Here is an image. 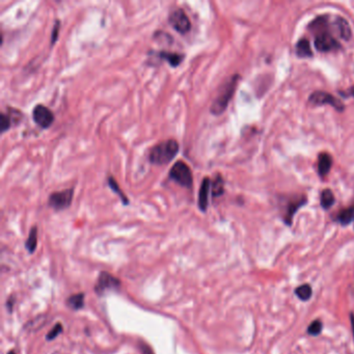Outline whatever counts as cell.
Here are the masks:
<instances>
[{"instance_id": "obj_26", "label": "cell", "mask_w": 354, "mask_h": 354, "mask_svg": "<svg viewBox=\"0 0 354 354\" xmlns=\"http://www.w3.org/2000/svg\"><path fill=\"white\" fill-rule=\"evenodd\" d=\"M11 125V120H10V116L7 114H2L1 117H0V126H1V132H5L6 130H8L10 128Z\"/></svg>"}, {"instance_id": "obj_7", "label": "cell", "mask_w": 354, "mask_h": 354, "mask_svg": "<svg viewBox=\"0 0 354 354\" xmlns=\"http://www.w3.org/2000/svg\"><path fill=\"white\" fill-rule=\"evenodd\" d=\"M169 23L181 34L187 33L191 28L190 20L184 9L182 8H177L172 11V14L169 15Z\"/></svg>"}, {"instance_id": "obj_6", "label": "cell", "mask_w": 354, "mask_h": 354, "mask_svg": "<svg viewBox=\"0 0 354 354\" xmlns=\"http://www.w3.org/2000/svg\"><path fill=\"white\" fill-rule=\"evenodd\" d=\"M309 101H310V103H312L313 105H316V106L328 104V105L333 106L338 112H344V109H345V105L343 102L337 99V98L334 97L332 94H328V93H325L322 91L314 92L310 96Z\"/></svg>"}, {"instance_id": "obj_24", "label": "cell", "mask_w": 354, "mask_h": 354, "mask_svg": "<svg viewBox=\"0 0 354 354\" xmlns=\"http://www.w3.org/2000/svg\"><path fill=\"white\" fill-rule=\"evenodd\" d=\"M322 332V322L320 320L314 321L308 328V334L311 336H318Z\"/></svg>"}, {"instance_id": "obj_32", "label": "cell", "mask_w": 354, "mask_h": 354, "mask_svg": "<svg viewBox=\"0 0 354 354\" xmlns=\"http://www.w3.org/2000/svg\"><path fill=\"white\" fill-rule=\"evenodd\" d=\"M7 354H15V351H14V350H10Z\"/></svg>"}, {"instance_id": "obj_1", "label": "cell", "mask_w": 354, "mask_h": 354, "mask_svg": "<svg viewBox=\"0 0 354 354\" xmlns=\"http://www.w3.org/2000/svg\"><path fill=\"white\" fill-rule=\"evenodd\" d=\"M178 152L179 143L174 139H168L153 146L149 154V160L156 165H165L174 159Z\"/></svg>"}, {"instance_id": "obj_14", "label": "cell", "mask_w": 354, "mask_h": 354, "mask_svg": "<svg viewBox=\"0 0 354 354\" xmlns=\"http://www.w3.org/2000/svg\"><path fill=\"white\" fill-rule=\"evenodd\" d=\"M295 51L297 56L307 58V57H312L313 56V51L311 49V44L308 39H300L298 43L296 44Z\"/></svg>"}, {"instance_id": "obj_9", "label": "cell", "mask_w": 354, "mask_h": 354, "mask_svg": "<svg viewBox=\"0 0 354 354\" xmlns=\"http://www.w3.org/2000/svg\"><path fill=\"white\" fill-rule=\"evenodd\" d=\"M315 47L320 52H331L338 50L342 46L331 33L324 31L316 36Z\"/></svg>"}, {"instance_id": "obj_19", "label": "cell", "mask_w": 354, "mask_h": 354, "mask_svg": "<svg viewBox=\"0 0 354 354\" xmlns=\"http://www.w3.org/2000/svg\"><path fill=\"white\" fill-rule=\"evenodd\" d=\"M336 199L331 189H324L321 192V206L324 209H329L335 204Z\"/></svg>"}, {"instance_id": "obj_5", "label": "cell", "mask_w": 354, "mask_h": 354, "mask_svg": "<svg viewBox=\"0 0 354 354\" xmlns=\"http://www.w3.org/2000/svg\"><path fill=\"white\" fill-rule=\"evenodd\" d=\"M74 191L73 189H66L63 191H57L50 194L48 200V205L56 211H62L69 208L73 201Z\"/></svg>"}, {"instance_id": "obj_10", "label": "cell", "mask_w": 354, "mask_h": 354, "mask_svg": "<svg viewBox=\"0 0 354 354\" xmlns=\"http://www.w3.org/2000/svg\"><path fill=\"white\" fill-rule=\"evenodd\" d=\"M210 188H211V180L209 178H205L202 182V185L199 192V208L203 212H205L207 208H208Z\"/></svg>"}, {"instance_id": "obj_3", "label": "cell", "mask_w": 354, "mask_h": 354, "mask_svg": "<svg viewBox=\"0 0 354 354\" xmlns=\"http://www.w3.org/2000/svg\"><path fill=\"white\" fill-rule=\"evenodd\" d=\"M169 178L183 187L191 188L193 177L189 166L183 161H177L169 170Z\"/></svg>"}, {"instance_id": "obj_13", "label": "cell", "mask_w": 354, "mask_h": 354, "mask_svg": "<svg viewBox=\"0 0 354 354\" xmlns=\"http://www.w3.org/2000/svg\"><path fill=\"white\" fill-rule=\"evenodd\" d=\"M333 165V158L328 153H321L318 157V173L321 177H325Z\"/></svg>"}, {"instance_id": "obj_12", "label": "cell", "mask_w": 354, "mask_h": 354, "mask_svg": "<svg viewBox=\"0 0 354 354\" xmlns=\"http://www.w3.org/2000/svg\"><path fill=\"white\" fill-rule=\"evenodd\" d=\"M307 203V199L306 197H300V198H295L293 199L291 202L288 203L287 205V211L285 214V222L286 224H288L289 226L292 224L293 221V216L296 213V211L300 208L302 205H304Z\"/></svg>"}, {"instance_id": "obj_22", "label": "cell", "mask_w": 354, "mask_h": 354, "mask_svg": "<svg viewBox=\"0 0 354 354\" xmlns=\"http://www.w3.org/2000/svg\"><path fill=\"white\" fill-rule=\"evenodd\" d=\"M295 294L300 300L308 301L312 297L313 290L310 285H302L295 290Z\"/></svg>"}, {"instance_id": "obj_30", "label": "cell", "mask_w": 354, "mask_h": 354, "mask_svg": "<svg viewBox=\"0 0 354 354\" xmlns=\"http://www.w3.org/2000/svg\"><path fill=\"white\" fill-rule=\"evenodd\" d=\"M350 321H351V326H352V333H353V337H354V315L351 314L350 315Z\"/></svg>"}, {"instance_id": "obj_4", "label": "cell", "mask_w": 354, "mask_h": 354, "mask_svg": "<svg viewBox=\"0 0 354 354\" xmlns=\"http://www.w3.org/2000/svg\"><path fill=\"white\" fill-rule=\"evenodd\" d=\"M119 287L120 282L118 277H115L114 275L106 271H102L97 279V283L95 285V292L99 296H102L106 292L116 291L119 289Z\"/></svg>"}, {"instance_id": "obj_11", "label": "cell", "mask_w": 354, "mask_h": 354, "mask_svg": "<svg viewBox=\"0 0 354 354\" xmlns=\"http://www.w3.org/2000/svg\"><path fill=\"white\" fill-rule=\"evenodd\" d=\"M334 27L341 39H343L345 41H349L351 39L352 36L351 27L346 19L342 17H337L334 22Z\"/></svg>"}, {"instance_id": "obj_2", "label": "cell", "mask_w": 354, "mask_h": 354, "mask_svg": "<svg viewBox=\"0 0 354 354\" xmlns=\"http://www.w3.org/2000/svg\"><path fill=\"white\" fill-rule=\"evenodd\" d=\"M239 78H240L239 75H234L232 76L225 84H223V87L221 88V90H219V93L215 98L213 104L211 105L210 111L212 115L221 116L226 112L231 99L233 98L235 94Z\"/></svg>"}, {"instance_id": "obj_15", "label": "cell", "mask_w": 354, "mask_h": 354, "mask_svg": "<svg viewBox=\"0 0 354 354\" xmlns=\"http://www.w3.org/2000/svg\"><path fill=\"white\" fill-rule=\"evenodd\" d=\"M337 222L342 224L343 226H347L354 221V205L349 207L347 209L342 210L337 215Z\"/></svg>"}, {"instance_id": "obj_18", "label": "cell", "mask_w": 354, "mask_h": 354, "mask_svg": "<svg viewBox=\"0 0 354 354\" xmlns=\"http://www.w3.org/2000/svg\"><path fill=\"white\" fill-rule=\"evenodd\" d=\"M36 245H38V229L36 227H33L31 228L29 236L25 242V247L30 253H32L35 251Z\"/></svg>"}, {"instance_id": "obj_31", "label": "cell", "mask_w": 354, "mask_h": 354, "mask_svg": "<svg viewBox=\"0 0 354 354\" xmlns=\"http://www.w3.org/2000/svg\"><path fill=\"white\" fill-rule=\"evenodd\" d=\"M348 94L354 97V85H353V87H352V88H350V89H349V91H348Z\"/></svg>"}, {"instance_id": "obj_16", "label": "cell", "mask_w": 354, "mask_h": 354, "mask_svg": "<svg viewBox=\"0 0 354 354\" xmlns=\"http://www.w3.org/2000/svg\"><path fill=\"white\" fill-rule=\"evenodd\" d=\"M84 298L85 295L83 293H78V294L72 295L67 299V306L73 311H78L84 306Z\"/></svg>"}, {"instance_id": "obj_27", "label": "cell", "mask_w": 354, "mask_h": 354, "mask_svg": "<svg viewBox=\"0 0 354 354\" xmlns=\"http://www.w3.org/2000/svg\"><path fill=\"white\" fill-rule=\"evenodd\" d=\"M59 28H60V23L58 20H56L55 25L52 29V34H51V44L54 45L56 43V40L58 38V33H59Z\"/></svg>"}, {"instance_id": "obj_8", "label": "cell", "mask_w": 354, "mask_h": 354, "mask_svg": "<svg viewBox=\"0 0 354 354\" xmlns=\"http://www.w3.org/2000/svg\"><path fill=\"white\" fill-rule=\"evenodd\" d=\"M32 118L34 123L43 129L50 127L54 121V115L44 105H36L32 112Z\"/></svg>"}, {"instance_id": "obj_29", "label": "cell", "mask_w": 354, "mask_h": 354, "mask_svg": "<svg viewBox=\"0 0 354 354\" xmlns=\"http://www.w3.org/2000/svg\"><path fill=\"white\" fill-rule=\"evenodd\" d=\"M14 300H15L14 297H10V299L7 300V308H8V311H9V312H11V310H13V308H11V307H13Z\"/></svg>"}, {"instance_id": "obj_21", "label": "cell", "mask_w": 354, "mask_h": 354, "mask_svg": "<svg viewBox=\"0 0 354 354\" xmlns=\"http://www.w3.org/2000/svg\"><path fill=\"white\" fill-rule=\"evenodd\" d=\"M47 322V317L46 316H39L36 317V318L32 319L31 321H29L26 325H25V329L27 331H31V332H35L40 329L42 326H44Z\"/></svg>"}, {"instance_id": "obj_25", "label": "cell", "mask_w": 354, "mask_h": 354, "mask_svg": "<svg viewBox=\"0 0 354 354\" xmlns=\"http://www.w3.org/2000/svg\"><path fill=\"white\" fill-rule=\"evenodd\" d=\"M63 333V325L60 324V323H57L53 328H52V331L49 332L46 336V339L48 341H52L54 339H56L60 334Z\"/></svg>"}, {"instance_id": "obj_20", "label": "cell", "mask_w": 354, "mask_h": 354, "mask_svg": "<svg viewBox=\"0 0 354 354\" xmlns=\"http://www.w3.org/2000/svg\"><path fill=\"white\" fill-rule=\"evenodd\" d=\"M211 190H212L213 197H221L222 194H224L225 184H224V180H223L222 176H219V175L216 176L215 180L211 183Z\"/></svg>"}, {"instance_id": "obj_28", "label": "cell", "mask_w": 354, "mask_h": 354, "mask_svg": "<svg viewBox=\"0 0 354 354\" xmlns=\"http://www.w3.org/2000/svg\"><path fill=\"white\" fill-rule=\"evenodd\" d=\"M141 347H142V350H143V354H154V353H153V351L151 350V348H150V347L145 346V345H142Z\"/></svg>"}, {"instance_id": "obj_17", "label": "cell", "mask_w": 354, "mask_h": 354, "mask_svg": "<svg viewBox=\"0 0 354 354\" xmlns=\"http://www.w3.org/2000/svg\"><path fill=\"white\" fill-rule=\"evenodd\" d=\"M160 58L165 59L168 62V64L172 67H178L183 60V56L182 54L176 53V52H167V51H162L159 53Z\"/></svg>"}, {"instance_id": "obj_23", "label": "cell", "mask_w": 354, "mask_h": 354, "mask_svg": "<svg viewBox=\"0 0 354 354\" xmlns=\"http://www.w3.org/2000/svg\"><path fill=\"white\" fill-rule=\"evenodd\" d=\"M108 184H109V186H111V188H112L116 193H118V195L121 199V201H123L124 204L127 205V204L129 203L128 198L126 197V195H125L123 192H121V189L119 188V186H118V182H117L113 177H109V178H108Z\"/></svg>"}]
</instances>
